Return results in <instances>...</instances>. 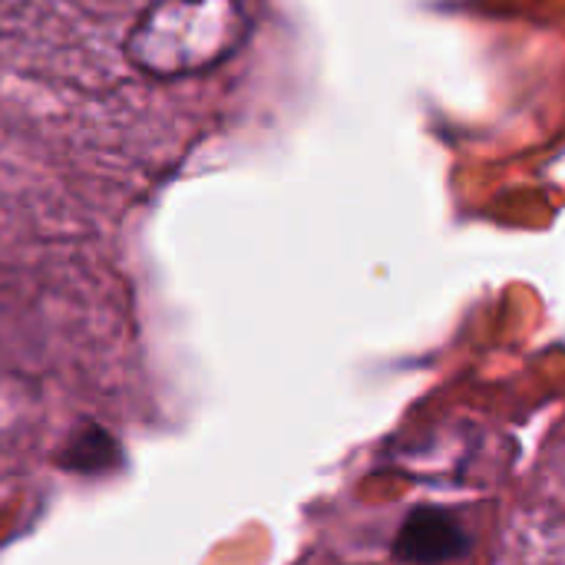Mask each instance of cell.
Listing matches in <instances>:
<instances>
[{"mask_svg": "<svg viewBox=\"0 0 565 565\" xmlns=\"http://www.w3.org/2000/svg\"><path fill=\"white\" fill-rule=\"evenodd\" d=\"M470 550V536L463 530V523L444 510L434 507H420L414 510L394 543L397 559L411 565H440L460 559Z\"/></svg>", "mask_w": 565, "mask_h": 565, "instance_id": "cell-3", "label": "cell"}, {"mask_svg": "<svg viewBox=\"0 0 565 565\" xmlns=\"http://www.w3.org/2000/svg\"><path fill=\"white\" fill-rule=\"evenodd\" d=\"M507 565H565V450L550 463Z\"/></svg>", "mask_w": 565, "mask_h": 565, "instance_id": "cell-2", "label": "cell"}, {"mask_svg": "<svg viewBox=\"0 0 565 565\" xmlns=\"http://www.w3.org/2000/svg\"><path fill=\"white\" fill-rule=\"evenodd\" d=\"M242 33V0H156L129 36V56L159 79L192 76L222 63Z\"/></svg>", "mask_w": 565, "mask_h": 565, "instance_id": "cell-1", "label": "cell"}]
</instances>
